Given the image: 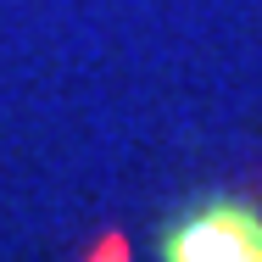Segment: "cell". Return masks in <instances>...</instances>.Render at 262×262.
Listing matches in <instances>:
<instances>
[{
	"label": "cell",
	"mask_w": 262,
	"mask_h": 262,
	"mask_svg": "<svg viewBox=\"0 0 262 262\" xmlns=\"http://www.w3.org/2000/svg\"><path fill=\"white\" fill-rule=\"evenodd\" d=\"M162 262H262V207L212 195L162 234Z\"/></svg>",
	"instance_id": "6da1fadb"
}]
</instances>
